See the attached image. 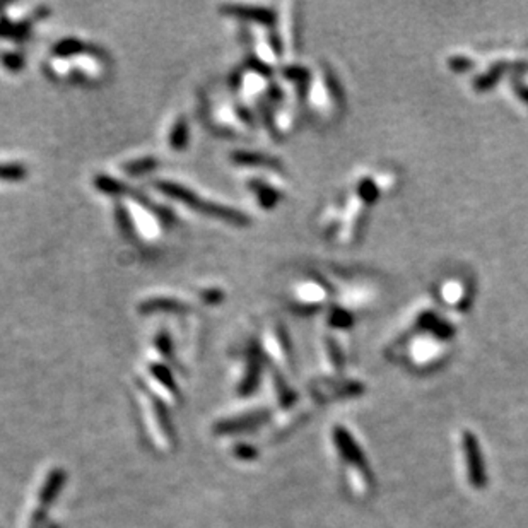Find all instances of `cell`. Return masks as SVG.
<instances>
[{
    "label": "cell",
    "instance_id": "obj_1",
    "mask_svg": "<svg viewBox=\"0 0 528 528\" xmlns=\"http://www.w3.org/2000/svg\"><path fill=\"white\" fill-rule=\"evenodd\" d=\"M156 188L161 192V194L166 195V197L173 199L176 202H182L190 209L197 210V212L205 214V216L216 217L219 221H224L228 224L233 226H247L248 224V217L243 216L240 210L236 209H229L226 207L224 203H219L214 201H209V199L201 197V195L195 194V190L192 188L183 187L182 183H175V182H157Z\"/></svg>",
    "mask_w": 528,
    "mask_h": 528
},
{
    "label": "cell",
    "instance_id": "obj_2",
    "mask_svg": "<svg viewBox=\"0 0 528 528\" xmlns=\"http://www.w3.org/2000/svg\"><path fill=\"white\" fill-rule=\"evenodd\" d=\"M210 122L214 127H219L221 130H231V134H243L247 132L248 118L244 113H241V108L231 101H219L217 104L210 107Z\"/></svg>",
    "mask_w": 528,
    "mask_h": 528
},
{
    "label": "cell",
    "instance_id": "obj_3",
    "mask_svg": "<svg viewBox=\"0 0 528 528\" xmlns=\"http://www.w3.org/2000/svg\"><path fill=\"white\" fill-rule=\"evenodd\" d=\"M267 88H269V82H267L265 75L255 69L240 70L235 79L236 93L240 94V98H243L247 101L262 98V94H265Z\"/></svg>",
    "mask_w": 528,
    "mask_h": 528
},
{
    "label": "cell",
    "instance_id": "obj_4",
    "mask_svg": "<svg viewBox=\"0 0 528 528\" xmlns=\"http://www.w3.org/2000/svg\"><path fill=\"white\" fill-rule=\"evenodd\" d=\"M166 146L173 150H180L188 142V123L183 116H175L166 128Z\"/></svg>",
    "mask_w": 528,
    "mask_h": 528
},
{
    "label": "cell",
    "instance_id": "obj_5",
    "mask_svg": "<svg viewBox=\"0 0 528 528\" xmlns=\"http://www.w3.org/2000/svg\"><path fill=\"white\" fill-rule=\"evenodd\" d=\"M323 297V289L320 286L308 282V284L297 286L296 291H294V303L304 304V306H315L316 303H320V300Z\"/></svg>",
    "mask_w": 528,
    "mask_h": 528
},
{
    "label": "cell",
    "instance_id": "obj_6",
    "mask_svg": "<svg viewBox=\"0 0 528 528\" xmlns=\"http://www.w3.org/2000/svg\"><path fill=\"white\" fill-rule=\"evenodd\" d=\"M467 451H469V475H470V481L474 482L475 486L481 484L482 481H484V475H482V463H481V458H479V448L475 447L474 440L472 437H469L467 440Z\"/></svg>",
    "mask_w": 528,
    "mask_h": 528
},
{
    "label": "cell",
    "instance_id": "obj_7",
    "mask_svg": "<svg viewBox=\"0 0 528 528\" xmlns=\"http://www.w3.org/2000/svg\"><path fill=\"white\" fill-rule=\"evenodd\" d=\"M153 168H156V160L154 157H141V160H132L130 163L123 164V169L128 175H139V173H147Z\"/></svg>",
    "mask_w": 528,
    "mask_h": 528
}]
</instances>
